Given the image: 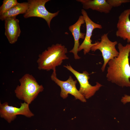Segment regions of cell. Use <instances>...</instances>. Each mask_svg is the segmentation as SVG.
Segmentation results:
<instances>
[{"label":"cell","mask_w":130,"mask_h":130,"mask_svg":"<svg viewBox=\"0 0 130 130\" xmlns=\"http://www.w3.org/2000/svg\"><path fill=\"white\" fill-rule=\"evenodd\" d=\"M118 56L110 60L108 63L106 77L107 80L122 87H130V65L129 57L130 44L123 46L118 44Z\"/></svg>","instance_id":"1"},{"label":"cell","mask_w":130,"mask_h":130,"mask_svg":"<svg viewBox=\"0 0 130 130\" xmlns=\"http://www.w3.org/2000/svg\"><path fill=\"white\" fill-rule=\"evenodd\" d=\"M67 48L61 44H52L39 55L37 61L38 68L40 70H53L61 65L63 60L69 58L66 54Z\"/></svg>","instance_id":"2"},{"label":"cell","mask_w":130,"mask_h":130,"mask_svg":"<svg viewBox=\"0 0 130 130\" xmlns=\"http://www.w3.org/2000/svg\"><path fill=\"white\" fill-rule=\"evenodd\" d=\"M20 83L14 90L17 98L29 104L44 90L42 85H39L32 75L26 73L19 79Z\"/></svg>","instance_id":"3"},{"label":"cell","mask_w":130,"mask_h":130,"mask_svg":"<svg viewBox=\"0 0 130 130\" xmlns=\"http://www.w3.org/2000/svg\"><path fill=\"white\" fill-rule=\"evenodd\" d=\"M50 0H28V8L23 17L25 18L32 17L41 18L46 21L49 28L52 19L57 16L59 11L53 13L48 12L45 7L46 3Z\"/></svg>","instance_id":"4"},{"label":"cell","mask_w":130,"mask_h":130,"mask_svg":"<svg viewBox=\"0 0 130 130\" xmlns=\"http://www.w3.org/2000/svg\"><path fill=\"white\" fill-rule=\"evenodd\" d=\"M64 67L71 72L76 77L80 84L78 90L86 99L93 96L102 86L98 82H96L95 85H91L89 82L90 74L86 71L81 73L74 70L70 65H64Z\"/></svg>","instance_id":"5"},{"label":"cell","mask_w":130,"mask_h":130,"mask_svg":"<svg viewBox=\"0 0 130 130\" xmlns=\"http://www.w3.org/2000/svg\"><path fill=\"white\" fill-rule=\"evenodd\" d=\"M51 78L60 88V96L63 98H66L68 94H70L73 96L76 99H79L83 102H86V99L77 88V80H74L71 76H70L65 81L60 80L57 77L56 68L53 70Z\"/></svg>","instance_id":"6"},{"label":"cell","mask_w":130,"mask_h":130,"mask_svg":"<svg viewBox=\"0 0 130 130\" xmlns=\"http://www.w3.org/2000/svg\"><path fill=\"white\" fill-rule=\"evenodd\" d=\"M117 43L116 41H111L108 38V33H105L101 36L100 42L97 45L91 48V50L92 51L95 52L98 50L102 53L104 62L101 68L102 72L104 71L109 61L118 56L119 52L115 47Z\"/></svg>","instance_id":"7"},{"label":"cell","mask_w":130,"mask_h":130,"mask_svg":"<svg viewBox=\"0 0 130 130\" xmlns=\"http://www.w3.org/2000/svg\"><path fill=\"white\" fill-rule=\"evenodd\" d=\"M29 105L24 102L21 103L20 107L18 108L9 105L7 102L2 104L0 103V117L9 123L13 121L18 115H22L27 117H31L34 115L30 110Z\"/></svg>","instance_id":"8"},{"label":"cell","mask_w":130,"mask_h":130,"mask_svg":"<svg viewBox=\"0 0 130 130\" xmlns=\"http://www.w3.org/2000/svg\"><path fill=\"white\" fill-rule=\"evenodd\" d=\"M81 13L84 17L86 24V31L84 39L83 42L80 45L78 49V52L83 50L84 55L89 52L91 48L97 45L99 42L97 41L92 44L91 38L92 36L93 30L96 28L102 29V26L93 22L89 17L86 11L84 9L81 10Z\"/></svg>","instance_id":"9"},{"label":"cell","mask_w":130,"mask_h":130,"mask_svg":"<svg viewBox=\"0 0 130 130\" xmlns=\"http://www.w3.org/2000/svg\"><path fill=\"white\" fill-rule=\"evenodd\" d=\"M130 9L124 10L118 17L117 24V30L116 32V36L127 40L130 44Z\"/></svg>","instance_id":"10"},{"label":"cell","mask_w":130,"mask_h":130,"mask_svg":"<svg viewBox=\"0 0 130 130\" xmlns=\"http://www.w3.org/2000/svg\"><path fill=\"white\" fill-rule=\"evenodd\" d=\"M85 23L83 16H80L77 21L74 24L69 27V29L73 35L74 40V45L73 48L69 52L73 53L74 58L79 59L81 58L78 54V49L80 45L79 40L80 39H84L85 33L80 32L81 25Z\"/></svg>","instance_id":"11"},{"label":"cell","mask_w":130,"mask_h":130,"mask_svg":"<svg viewBox=\"0 0 130 130\" xmlns=\"http://www.w3.org/2000/svg\"><path fill=\"white\" fill-rule=\"evenodd\" d=\"M4 21L5 34L10 44H14L17 41L20 34L19 21L16 17L7 18Z\"/></svg>","instance_id":"12"},{"label":"cell","mask_w":130,"mask_h":130,"mask_svg":"<svg viewBox=\"0 0 130 130\" xmlns=\"http://www.w3.org/2000/svg\"><path fill=\"white\" fill-rule=\"evenodd\" d=\"M76 1L81 3L84 9H91L106 14L110 13L112 8L106 0H77Z\"/></svg>","instance_id":"13"},{"label":"cell","mask_w":130,"mask_h":130,"mask_svg":"<svg viewBox=\"0 0 130 130\" xmlns=\"http://www.w3.org/2000/svg\"><path fill=\"white\" fill-rule=\"evenodd\" d=\"M29 6L27 2L19 3L7 12L0 15L1 20L4 21L8 18L16 17L20 14L25 13Z\"/></svg>","instance_id":"14"},{"label":"cell","mask_w":130,"mask_h":130,"mask_svg":"<svg viewBox=\"0 0 130 130\" xmlns=\"http://www.w3.org/2000/svg\"><path fill=\"white\" fill-rule=\"evenodd\" d=\"M0 7V15L7 12L18 3L17 0H3Z\"/></svg>","instance_id":"15"},{"label":"cell","mask_w":130,"mask_h":130,"mask_svg":"<svg viewBox=\"0 0 130 130\" xmlns=\"http://www.w3.org/2000/svg\"><path fill=\"white\" fill-rule=\"evenodd\" d=\"M107 2L112 7L120 6L123 3L130 2V0H106Z\"/></svg>","instance_id":"16"},{"label":"cell","mask_w":130,"mask_h":130,"mask_svg":"<svg viewBox=\"0 0 130 130\" xmlns=\"http://www.w3.org/2000/svg\"><path fill=\"white\" fill-rule=\"evenodd\" d=\"M121 102L124 104L130 102V96L125 94L121 99Z\"/></svg>","instance_id":"17"},{"label":"cell","mask_w":130,"mask_h":130,"mask_svg":"<svg viewBox=\"0 0 130 130\" xmlns=\"http://www.w3.org/2000/svg\"><path fill=\"white\" fill-rule=\"evenodd\" d=\"M129 61H130V58L129 59Z\"/></svg>","instance_id":"18"}]
</instances>
